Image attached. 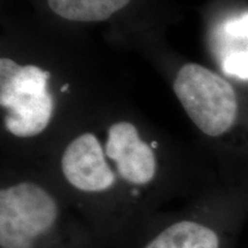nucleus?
<instances>
[{"mask_svg":"<svg viewBox=\"0 0 248 248\" xmlns=\"http://www.w3.org/2000/svg\"><path fill=\"white\" fill-rule=\"evenodd\" d=\"M240 216L208 206L155 215L126 248H235Z\"/></svg>","mask_w":248,"mask_h":248,"instance_id":"f03ea898","label":"nucleus"},{"mask_svg":"<svg viewBox=\"0 0 248 248\" xmlns=\"http://www.w3.org/2000/svg\"><path fill=\"white\" fill-rule=\"evenodd\" d=\"M173 91L186 114L204 135L218 137L233 125L238 114L234 90L208 68L184 64L173 80Z\"/></svg>","mask_w":248,"mask_h":248,"instance_id":"20e7f679","label":"nucleus"},{"mask_svg":"<svg viewBox=\"0 0 248 248\" xmlns=\"http://www.w3.org/2000/svg\"><path fill=\"white\" fill-rule=\"evenodd\" d=\"M228 30L232 35L248 37V16L230 23L228 26Z\"/></svg>","mask_w":248,"mask_h":248,"instance_id":"0eeeda50","label":"nucleus"},{"mask_svg":"<svg viewBox=\"0 0 248 248\" xmlns=\"http://www.w3.org/2000/svg\"><path fill=\"white\" fill-rule=\"evenodd\" d=\"M0 248H100L82 216L35 179L0 188Z\"/></svg>","mask_w":248,"mask_h":248,"instance_id":"f257e3e1","label":"nucleus"},{"mask_svg":"<svg viewBox=\"0 0 248 248\" xmlns=\"http://www.w3.org/2000/svg\"><path fill=\"white\" fill-rule=\"evenodd\" d=\"M51 74L42 68L0 60V106L6 109V130L17 138L36 137L47 128L53 100L47 82Z\"/></svg>","mask_w":248,"mask_h":248,"instance_id":"7ed1b4c3","label":"nucleus"},{"mask_svg":"<svg viewBox=\"0 0 248 248\" xmlns=\"http://www.w3.org/2000/svg\"><path fill=\"white\" fill-rule=\"evenodd\" d=\"M224 70L230 75L248 78V49L231 54L224 62Z\"/></svg>","mask_w":248,"mask_h":248,"instance_id":"423d86ee","label":"nucleus"},{"mask_svg":"<svg viewBox=\"0 0 248 248\" xmlns=\"http://www.w3.org/2000/svg\"><path fill=\"white\" fill-rule=\"evenodd\" d=\"M67 88H68V85H67V84H66V85H63V88H62L61 91H62V92H64V91H66V90H67Z\"/></svg>","mask_w":248,"mask_h":248,"instance_id":"6e6552de","label":"nucleus"},{"mask_svg":"<svg viewBox=\"0 0 248 248\" xmlns=\"http://www.w3.org/2000/svg\"><path fill=\"white\" fill-rule=\"evenodd\" d=\"M59 16L76 22H98L125 7L130 0H47Z\"/></svg>","mask_w":248,"mask_h":248,"instance_id":"39448f33","label":"nucleus"}]
</instances>
